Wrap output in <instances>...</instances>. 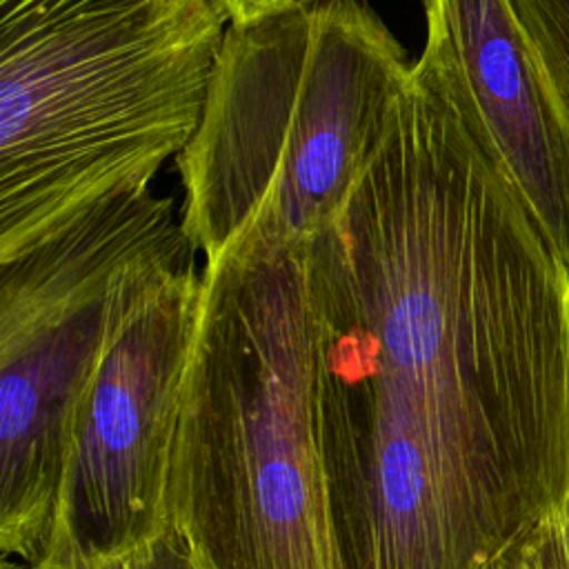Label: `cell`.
I'll return each instance as SVG.
<instances>
[{
    "mask_svg": "<svg viewBox=\"0 0 569 569\" xmlns=\"http://www.w3.org/2000/svg\"><path fill=\"white\" fill-rule=\"evenodd\" d=\"M216 0H0V264L136 189L193 138Z\"/></svg>",
    "mask_w": 569,
    "mask_h": 569,
    "instance_id": "obj_2",
    "label": "cell"
},
{
    "mask_svg": "<svg viewBox=\"0 0 569 569\" xmlns=\"http://www.w3.org/2000/svg\"><path fill=\"white\" fill-rule=\"evenodd\" d=\"M536 529V527H533ZM533 529L485 560L478 569H545Z\"/></svg>",
    "mask_w": 569,
    "mask_h": 569,
    "instance_id": "obj_11",
    "label": "cell"
},
{
    "mask_svg": "<svg viewBox=\"0 0 569 569\" xmlns=\"http://www.w3.org/2000/svg\"><path fill=\"white\" fill-rule=\"evenodd\" d=\"M413 62L367 0L227 27L178 156L182 231L204 260L240 238L307 244L349 202Z\"/></svg>",
    "mask_w": 569,
    "mask_h": 569,
    "instance_id": "obj_4",
    "label": "cell"
},
{
    "mask_svg": "<svg viewBox=\"0 0 569 569\" xmlns=\"http://www.w3.org/2000/svg\"><path fill=\"white\" fill-rule=\"evenodd\" d=\"M200 298L196 262L171 269L111 329L71 416L42 569H93L171 529L169 469Z\"/></svg>",
    "mask_w": 569,
    "mask_h": 569,
    "instance_id": "obj_5",
    "label": "cell"
},
{
    "mask_svg": "<svg viewBox=\"0 0 569 569\" xmlns=\"http://www.w3.org/2000/svg\"><path fill=\"white\" fill-rule=\"evenodd\" d=\"M569 107V0H509Z\"/></svg>",
    "mask_w": 569,
    "mask_h": 569,
    "instance_id": "obj_7",
    "label": "cell"
},
{
    "mask_svg": "<svg viewBox=\"0 0 569 569\" xmlns=\"http://www.w3.org/2000/svg\"><path fill=\"white\" fill-rule=\"evenodd\" d=\"M176 569H196V565H193V560H191L189 551L182 556V560L178 562V567H176Z\"/></svg>",
    "mask_w": 569,
    "mask_h": 569,
    "instance_id": "obj_12",
    "label": "cell"
},
{
    "mask_svg": "<svg viewBox=\"0 0 569 569\" xmlns=\"http://www.w3.org/2000/svg\"><path fill=\"white\" fill-rule=\"evenodd\" d=\"M427 38L507 176L569 264V107L509 0H422Z\"/></svg>",
    "mask_w": 569,
    "mask_h": 569,
    "instance_id": "obj_6",
    "label": "cell"
},
{
    "mask_svg": "<svg viewBox=\"0 0 569 569\" xmlns=\"http://www.w3.org/2000/svg\"><path fill=\"white\" fill-rule=\"evenodd\" d=\"M182 553H184V542L173 529H169L167 533L147 542L144 547L116 556L93 569H176Z\"/></svg>",
    "mask_w": 569,
    "mask_h": 569,
    "instance_id": "obj_8",
    "label": "cell"
},
{
    "mask_svg": "<svg viewBox=\"0 0 569 569\" xmlns=\"http://www.w3.org/2000/svg\"><path fill=\"white\" fill-rule=\"evenodd\" d=\"M302 247L204 260L167 491L196 569H331Z\"/></svg>",
    "mask_w": 569,
    "mask_h": 569,
    "instance_id": "obj_3",
    "label": "cell"
},
{
    "mask_svg": "<svg viewBox=\"0 0 569 569\" xmlns=\"http://www.w3.org/2000/svg\"><path fill=\"white\" fill-rule=\"evenodd\" d=\"M227 16L229 27H249L287 11H293L311 0H216Z\"/></svg>",
    "mask_w": 569,
    "mask_h": 569,
    "instance_id": "obj_10",
    "label": "cell"
},
{
    "mask_svg": "<svg viewBox=\"0 0 569 569\" xmlns=\"http://www.w3.org/2000/svg\"><path fill=\"white\" fill-rule=\"evenodd\" d=\"M302 260L331 569H478L569 489V264L436 44Z\"/></svg>",
    "mask_w": 569,
    "mask_h": 569,
    "instance_id": "obj_1",
    "label": "cell"
},
{
    "mask_svg": "<svg viewBox=\"0 0 569 569\" xmlns=\"http://www.w3.org/2000/svg\"><path fill=\"white\" fill-rule=\"evenodd\" d=\"M533 533L545 569H569V489L560 505L536 525Z\"/></svg>",
    "mask_w": 569,
    "mask_h": 569,
    "instance_id": "obj_9",
    "label": "cell"
}]
</instances>
